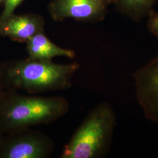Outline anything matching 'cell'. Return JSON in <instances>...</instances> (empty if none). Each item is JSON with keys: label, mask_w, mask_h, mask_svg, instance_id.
Returning <instances> with one entry per match:
<instances>
[{"label": "cell", "mask_w": 158, "mask_h": 158, "mask_svg": "<svg viewBox=\"0 0 158 158\" xmlns=\"http://www.w3.org/2000/svg\"><path fill=\"white\" fill-rule=\"evenodd\" d=\"M136 96L145 117L158 124V56L134 74Z\"/></svg>", "instance_id": "6"}, {"label": "cell", "mask_w": 158, "mask_h": 158, "mask_svg": "<svg viewBox=\"0 0 158 158\" xmlns=\"http://www.w3.org/2000/svg\"><path fill=\"white\" fill-rule=\"evenodd\" d=\"M4 90V85H3L2 79L1 77V74H0V93Z\"/></svg>", "instance_id": "12"}, {"label": "cell", "mask_w": 158, "mask_h": 158, "mask_svg": "<svg viewBox=\"0 0 158 158\" xmlns=\"http://www.w3.org/2000/svg\"><path fill=\"white\" fill-rule=\"evenodd\" d=\"M79 68L77 63L59 64L28 57L0 64V74L4 89L35 93L68 89Z\"/></svg>", "instance_id": "2"}, {"label": "cell", "mask_w": 158, "mask_h": 158, "mask_svg": "<svg viewBox=\"0 0 158 158\" xmlns=\"http://www.w3.org/2000/svg\"><path fill=\"white\" fill-rule=\"evenodd\" d=\"M4 1H5V0H0V5L3 4V3H4Z\"/></svg>", "instance_id": "14"}, {"label": "cell", "mask_w": 158, "mask_h": 158, "mask_svg": "<svg viewBox=\"0 0 158 158\" xmlns=\"http://www.w3.org/2000/svg\"><path fill=\"white\" fill-rule=\"evenodd\" d=\"M115 123V115L111 106L107 102L99 104L75 132L61 158L102 157L110 145Z\"/></svg>", "instance_id": "3"}, {"label": "cell", "mask_w": 158, "mask_h": 158, "mask_svg": "<svg viewBox=\"0 0 158 158\" xmlns=\"http://www.w3.org/2000/svg\"><path fill=\"white\" fill-rule=\"evenodd\" d=\"M111 0H53L48 8L57 22L72 18L78 21L96 22L104 19Z\"/></svg>", "instance_id": "4"}, {"label": "cell", "mask_w": 158, "mask_h": 158, "mask_svg": "<svg viewBox=\"0 0 158 158\" xmlns=\"http://www.w3.org/2000/svg\"><path fill=\"white\" fill-rule=\"evenodd\" d=\"M69 108L68 101L63 97L25 96L4 89L0 93V131L6 135L30 126L51 123Z\"/></svg>", "instance_id": "1"}, {"label": "cell", "mask_w": 158, "mask_h": 158, "mask_svg": "<svg viewBox=\"0 0 158 158\" xmlns=\"http://www.w3.org/2000/svg\"><path fill=\"white\" fill-rule=\"evenodd\" d=\"M127 11L139 13L152 6L155 0H111Z\"/></svg>", "instance_id": "9"}, {"label": "cell", "mask_w": 158, "mask_h": 158, "mask_svg": "<svg viewBox=\"0 0 158 158\" xmlns=\"http://www.w3.org/2000/svg\"><path fill=\"white\" fill-rule=\"evenodd\" d=\"M51 152L49 139L35 133L6 135L0 142V158H44Z\"/></svg>", "instance_id": "5"}, {"label": "cell", "mask_w": 158, "mask_h": 158, "mask_svg": "<svg viewBox=\"0 0 158 158\" xmlns=\"http://www.w3.org/2000/svg\"><path fill=\"white\" fill-rule=\"evenodd\" d=\"M45 20L38 14H13L0 27V36L26 43L35 35L44 31Z\"/></svg>", "instance_id": "7"}, {"label": "cell", "mask_w": 158, "mask_h": 158, "mask_svg": "<svg viewBox=\"0 0 158 158\" xmlns=\"http://www.w3.org/2000/svg\"><path fill=\"white\" fill-rule=\"evenodd\" d=\"M29 57L42 61H52L58 56L73 59L75 52L72 50L60 48L53 43L46 35L44 31L35 35L26 42Z\"/></svg>", "instance_id": "8"}, {"label": "cell", "mask_w": 158, "mask_h": 158, "mask_svg": "<svg viewBox=\"0 0 158 158\" xmlns=\"http://www.w3.org/2000/svg\"><path fill=\"white\" fill-rule=\"evenodd\" d=\"M24 0H5L4 8L0 15V27L4 21L14 14V12Z\"/></svg>", "instance_id": "10"}, {"label": "cell", "mask_w": 158, "mask_h": 158, "mask_svg": "<svg viewBox=\"0 0 158 158\" xmlns=\"http://www.w3.org/2000/svg\"><path fill=\"white\" fill-rule=\"evenodd\" d=\"M149 28L153 34L158 37V14L151 19L149 23Z\"/></svg>", "instance_id": "11"}, {"label": "cell", "mask_w": 158, "mask_h": 158, "mask_svg": "<svg viewBox=\"0 0 158 158\" xmlns=\"http://www.w3.org/2000/svg\"><path fill=\"white\" fill-rule=\"evenodd\" d=\"M3 135L1 134V131H0V142L1 141V140H2V137H3Z\"/></svg>", "instance_id": "13"}]
</instances>
